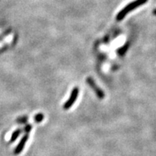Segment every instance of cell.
Returning <instances> with one entry per match:
<instances>
[{"label":"cell","mask_w":156,"mask_h":156,"mask_svg":"<svg viewBox=\"0 0 156 156\" xmlns=\"http://www.w3.org/2000/svg\"><path fill=\"white\" fill-rule=\"evenodd\" d=\"M147 1H148V0H135L134 2H131L129 4H128L124 8H123V9L117 14L116 20L117 21H121L122 19L125 18L126 15H127L129 12L132 11V10H134L135 9H136L137 7L145 4Z\"/></svg>","instance_id":"6da1fadb"},{"label":"cell","mask_w":156,"mask_h":156,"mask_svg":"<svg viewBox=\"0 0 156 156\" xmlns=\"http://www.w3.org/2000/svg\"><path fill=\"white\" fill-rule=\"evenodd\" d=\"M78 93H79V89L77 87L73 88L72 90V93H71V95H70L69 99L65 103V104L63 106L64 109H69V108L72 107V105L74 104V103L76 102V100L77 99V96H78Z\"/></svg>","instance_id":"7a4b0ae2"},{"label":"cell","mask_w":156,"mask_h":156,"mask_svg":"<svg viewBox=\"0 0 156 156\" xmlns=\"http://www.w3.org/2000/svg\"><path fill=\"white\" fill-rule=\"evenodd\" d=\"M86 82L89 84V86L93 89V91L95 92L96 95L97 96V97L99 98V99H104V93L102 91V89H100V88L96 85V84L95 81H94V80L92 79L91 77H88L86 79Z\"/></svg>","instance_id":"3957f363"},{"label":"cell","mask_w":156,"mask_h":156,"mask_svg":"<svg viewBox=\"0 0 156 156\" xmlns=\"http://www.w3.org/2000/svg\"><path fill=\"white\" fill-rule=\"evenodd\" d=\"M28 134H26L25 135H23V137L22 138L19 143L17 145V147H15V149H14V153L15 155H19L22 152V150L24 149V147H25V145H26V142H27V140H28Z\"/></svg>","instance_id":"277c9868"},{"label":"cell","mask_w":156,"mask_h":156,"mask_svg":"<svg viewBox=\"0 0 156 156\" xmlns=\"http://www.w3.org/2000/svg\"><path fill=\"white\" fill-rule=\"evenodd\" d=\"M22 132V130L21 129H17L16 131H14V132H13V134H12L11 137H10V143H14L15 140L19 138V136L20 135V134H21Z\"/></svg>","instance_id":"5b68a950"},{"label":"cell","mask_w":156,"mask_h":156,"mask_svg":"<svg viewBox=\"0 0 156 156\" xmlns=\"http://www.w3.org/2000/svg\"><path fill=\"white\" fill-rule=\"evenodd\" d=\"M34 121L37 122V123H40V122H42L43 119H44V115L42 114V113H38V114L35 115L34 116Z\"/></svg>","instance_id":"8992f818"},{"label":"cell","mask_w":156,"mask_h":156,"mask_svg":"<svg viewBox=\"0 0 156 156\" xmlns=\"http://www.w3.org/2000/svg\"><path fill=\"white\" fill-rule=\"evenodd\" d=\"M28 120V117L25 116H22V117H19L18 119H16V121L18 124H26V122Z\"/></svg>","instance_id":"52a82bcc"},{"label":"cell","mask_w":156,"mask_h":156,"mask_svg":"<svg viewBox=\"0 0 156 156\" xmlns=\"http://www.w3.org/2000/svg\"><path fill=\"white\" fill-rule=\"evenodd\" d=\"M128 49V44H127L126 46H124L122 47L121 49H119V55H124L125 54V52L127 51V49Z\"/></svg>","instance_id":"ba28073f"},{"label":"cell","mask_w":156,"mask_h":156,"mask_svg":"<svg viewBox=\"0 0 156 156\" xmlns=\"http://www.w3.org/2000/svg\"><path fill=\"white\" fill-rule=\"evenodd\" d=\"M31 128H32V126H31V124H28V125H26V127H25L24 131H25V132H26V134H28L29 132H31Z\"/></svg>","instance_id":"9c48e42d"},{"label":"cell","mask_w":156,"mask_h":156,"mask_svg":"<svg viewBox=\"0 0 156 156\" xmlns=\"http://www.w3.org/2000/svg\"><path fill=\"white\" fill-rule=\"evenodd\" d=\"M152 12H153V14H154V15H155V16H156V8H155V9L153 10V11H152Z\"/></svg>","instance_id":"30bf717a"}]
</instances>
